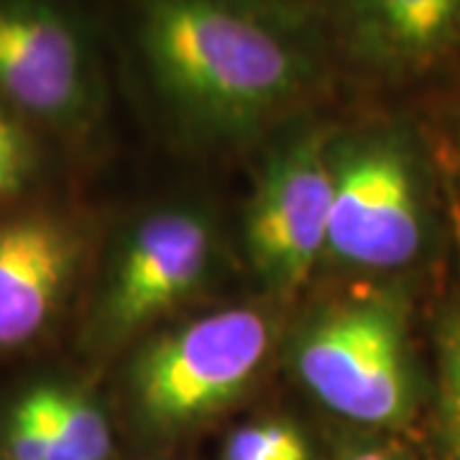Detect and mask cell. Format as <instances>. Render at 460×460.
I'll return each mask as SVG.
<instances>
[{
  "label": "cell",
  "mask_w": 460,
  "mask_h": 460,
  "mask_svg": "<svg viewBox=\"0 0 460 460\" xmlns=\"http://www.w3.org/2000/svg\"><path fill=\"white\" fill-rule=\"evenodd\" d=\"M0 148H5V151H29L26 136L18 128L16 118L3 105H0Z\"/></svg>",
  "instance_id": "cell-14"
},
{
  "label": "cell",
  "mask_w": 460,
  "mask_h": 460,
  "mask_svg": "<svg viewBox=\"0 0 460 460\" xmlns=\"http://www.w3.org/2000/svg\"><path fill=\"white\" fill-rule=\"evenodd\" d=\"M47 396L65 460L111 458V428L87 396L54 384H47Z\"/></svg>",
  "instance_id": "cell-10"
},
{
  "label": "cell",
  "mask_w": 460,
  "mask_h": 460,
  "mask_svg": "<svg viewBox=\"0 0 460 460\" xmlns=\"http://www.w3.org/2000/svg\"><path fill=\"white\" fill-rule=\"evenodd\" d=\"M266 3H274V5H281V8H292V11H302V13H313L317 0H266Z\"/></svg>",
  "instance_id": "cell-16"
},
{
  "label": "cell",
  "mask_w": 460,
  "mask_h": 460,
  "mask_svg": "<svg viewBox=\"0 0 460 460\" xmlns=\"http://www.w3.org/2000/svg\"><path fill=\"white\" fill-rule=\"evenodd\" d=\"M0 105L62 133L98 123L102 59L72 0H0Z\"/></svg>",
  "instance_id": "cell-2"
},
{
  "label": "cell",
  "mask_w": 460,
  "mask_h": 460,
  "mask_svg": "<svg viewBox=\"0 0 460 460\" xmlns=\"http://www.w3.org/2000/svg\"><path fill=\"white\" fill-rule=\"evenodd\" d=\"M332 69L394 83L460 49V0H317L313 11Z\"/></svg>",
  "instance_id": "cell-7"
},
{
  "label": "cell",
  "mask_w": 460,
  "mask_h": 460,
  "mask_svg": "<svg viewBox=\"0 0 460 460\" xmlns=\"http://www.w3.org/2000/svg\"><path fill=\"white\" fill-rule=\"evenodd\" d=\"M332 199L325 251L363 269L410 263L422 241L410 156L392 133L330 144Z\"/></svg>",
  "instance_id": "cell-5"
},
{
  "label": "cell",
  "mask_w": 460,
  "mask_h": 460,
  "mask_svg": "<svg viewBox=\"0 0 460 460\" xmlns=\"http://www.w3.org/2000/svg\"><path fill=\"white\" fill-rule=\"evenodd\" d=\"M338 460H394L386 450L378 447H368V445H358V447H348L341 453Z\"/></svg>",
  "instance_id": "cell-15"
},
{
  "label": "cell",
  "mask_w": 460,
  "mask_h": 460,
  "mask_svg": "<svg viewBox=\"0 0 460 460\" xmlns=\"http://www.w3.org/2000/svg\"><path fill=\"white\" fill-rule=\"evenodd\" d=\"M443 414L447 438L460 456V313L445 330L443 341Z\"/></svg>",
  "instance_id": "cell-12"
},
{
  "label": "cell",
  "mask_w": 460,
  "mask_h": 460,
  "mask_svg": "<svg viewBox=\"0 0 460 460\" xmlns=\"http://www.w3.org/2000/svg\"><path fill=\"white\" fill-rule=\"evenodd\" d=\"M213 259V226L192 210H159L128 233L100 305L98 330L123 341L198 289Z\"/></svg>",
  "instance_id": "cell-8"
},
{
  "label": "cell",
  "mask_w": 460,
  "mask_h": 460,
  "mask_svg": "<svg viewBox=\"0 0 460 460\" xmlns=\"http://www.w3.org/2000/svg\"><path fill=\"white\" fill-rule=\"evenodd\" d=\"M29 169V151L0 148V199L16 192Z\"/></svg>",
  "instance_id": "cell-13"
},
{
  "label": "cell",
  "mask_w": 460,
  "mask_h": 460,
  "mask_svg": "<svg viewBox=\"0 0 460 460\" xmlns=\"http://www.w3.org/2000/svg\"><path fill=\"white\" fill-rule=\"evenodd\" d=\"M269 345L271 325L251 307L199 317L148 345L133 363L136 407L159 429L192 425L246 389Z\"/></svg>",
  "instance_id": "cell-3"
},
{
  "label": "cell",
  "mask_w": 460,
  "mask_h": 460,
  "mask_svg": "<svg viewBox=\"0 0 460 460\" xmlns=\"http://www.w3.org/2000/svg\"><path fill=\"white\" fill-rule=\"evenodd\" d=\"M305 386L358 425H394L410 411L402 317L386 299L345 305L314 320L295 348Z\"/></svg>",
  "instance_id": "cell-4"
},
{
  "label": "cell",
  "mask_w": 460,
  "mask_h": 460,
  "mask_svg": "<svg viewBox=\"0 0 460 460\" xmlns=\"http://www.w3.org/2000/svg\"><path fill=\"white\" fill-rule=\"evenodd\" d=\"M307 445L289 425L263 422L235 429L226 445V460H307Z\"/></svg>",
  "instance_id": "cell-11"
},
{
  "label": "cell",
  "mask_w": 460,
  "mask_h": 460,
  "mask_svg": "<svg viewBox=\"0 0 460 460\" xmlns=\"http://www.w3.org/2000/svg\"><path fill=\"white\" fill-rule=\"evenodd\" d=\"M123 13L154 102L202 141L284 123L332 77L313 13L266 0H123Z\"/></svg>",
  "instance_id": "cell-1"
},
{
  "label": "cell",
  "mask_w": 460,
  "mask_h": 460,
  "mask_svg": "<svg viewBox=\"0 0 460 460\" xmlns=\"http://www.w3.org/2000/svg\"><path fill=\"white\" fill-rule=\"evenodd\" d=\"M80 251L75 228L57 215L0 223V350L26 345L49 325Z\"/></svg>",
  "instance_id": "cell-9"
},
{
  "label": "cell",
  "mask_w": 460,
  "mask_h": 460,
  "mask_svg": "<svg viewBox=\"0 0 460 460\" xmlns=\"http://www.w3.org/2000/svg\"><path fill=\"white\" fill-rule=\"evenodd\" d=\"M332 136L320 123L289 133L271 151L251 199L246 246L253 269L279 292H292L328 243Z\"/></svg>",
  "instance_id": "cell-6"
}]
</instances>
